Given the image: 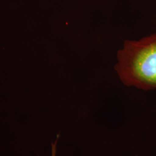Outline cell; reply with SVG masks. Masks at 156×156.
Listing matches in <instances>:
<instances>
[{"instance_id": "1", "label": "cell", "mask_w": 156, "mask_h": 156, "mask_svg": "<svg viewBox=\"0 0 156 156\" xmlns=\"http://www.w3.org/2000/svg\"><path fill=\"white\" fill-rule=\"evenodd\" d=\"M117 56L115 69L123 83L144 90L156 89V33L125 41Z\"/></svg>"}, {"instance_id": "2", "label": "cell", "mask_w": 156, "mask_h": 156, "mask_svg": "<svg viewBox=\"0 0 156 156\" xmlns=\"http://www.w3.org/2000/svg\"><path fill=\"white\" fill-rule=\"evenodd\" d=\"M57 140H56L55 143L51 144V156H56V145Z\"/></svg>"}]
</instances>
